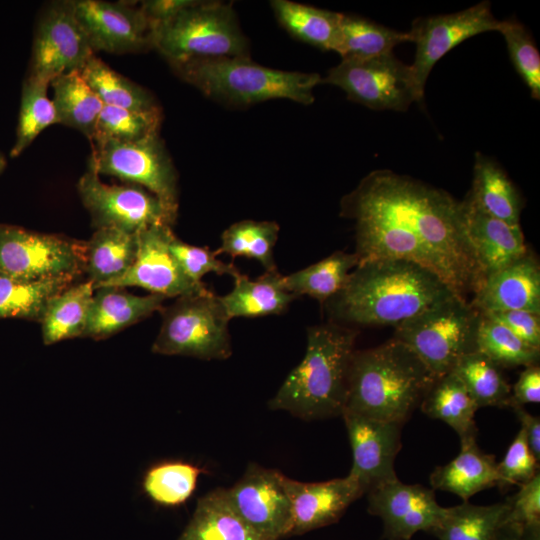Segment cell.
Segmentation results:
<instances>
[{"instance_id":"c3c4849f","label":"cell","mask_w":540,"mask_h":540,"mask_svg":"<svg viewBox=\"0 0 540 540\" xmlns=\"http://www.w3.org/2000/svg\"><path fill=\"white\" fill-rule=\"evenodd\" d=\"M482 314L506 327L526 344L540 349V314L525 310L494 311Z\"/></svg>"},{"instance_id":"ffe728a7","label":"cell","mask_w":540,"mask_h":540,"mask_svg":"<svg viewBox=\"0 0 540 540\" xmlns=\"http://www.w3.org/2000/svg\"><path fill=\"white\" fill-rule=\"evenodd\" d=\"M283 485L292 509L290 536L303 535L338 522L347 508L365 494L348 475L310 483L283 475Z\"/></svg>"},{"instance_id":"f1b7e54d","label":"cell","mask_w":540,"mask_h":540,"mask_svg":"<svg viewBox=\"0 0 540 540\" xmlns=\"http://www.w3.org/2000/svg\"><path fill=\"white\" fill-rule=\"evenodd\" d=\"M419 408L430 418L448 424L460 442L476 438L474 416L479 408L453 371L435 379Z\"/></svg>"},{"instance_id":"ee69618b","label":"cell","mask_w":540,"mask_h":540,"mask_svg":"<svg viewBox=\"0 0 540 540\" xmlns=\"http://www.w3.org/2000/svg\"><path fill=\"white\" fill-rule=\"evenodd\" d=\"M497 31L503 35L511 62L529 88L531 97L539 100L540 55L530 33L516 19L500 21Z\"/></svg>"},{"instance_id":"3957f363","label":"cell","mask_w":540,"mask_h":540,"mask_svg":"<svg viewBox=\"0 0 540 540\" xmlns=\"http://www.w3.org/2000/svg\"><path fill=\"white\" fill-rule=\"evenodd\" d=\"M358 333V329L331 321L308 327L305 355L268 407L306 421L341 416Z\"/></svg>"},{"instance_id":"ab89813d","label":"cell","mask_w":540,"mask_h":540,"mask_svg":"<svg viewBox=\"0 0 540 540\" xmlns=\"http://www.w3.org/2000/svg\"><path fill=\"white\" fill-rule=\"evenodd\" d=\"M279 225L274 221L242 220L229 226L221 235L216 255L257 260L266 271L276 269L273 249L278 240Z\"/></svg>"},{"instance_id":"f5cc1de1","label":"cell","mask_w":540,"mask_h":540,"mask_svg":"<svg viewBox=\"0 0 540 540\" xmlns=\"http://www.w3.org/2000/svg\"><path fill=\"white\" fill-rule=\"evenodd\" d=\"M493 540H523L519 529L510 523L503 522Z\"/></svg>"},{"instance_id":"7c38bea8","label":"cell","mask_w":540,"mask_h":540,"mask_svg":"<svg viewBox=\"0 0 540 540\" xmlns=\"http://www.w3.org/2000/svg\"><path fill=\"white\" fill-rule=\"evenodd\" d=\"M84 243L0 224V272L26 280L77 277Z\"/></svg>"},{"instance_id":"1f68e13d","label":"cell","mask_w":540,"mask_h":540,"mask_svg":"<svg viewBox=\"0 0 540 540\" xmlns=\"http://www.w3.org/2000/svg\"><path fill=\"white\" fill-rule=\"evenodd\" d=\"M76 278L26 280L0 272V318L41 322L49 301Z\"/></svg>"},{"instance_id":"ac0fdd59","label":"cell","mask_w":540,"mask_h":540,"mask_svg":"<svg viewBox=\"0 0 540 540\" xmlns=\"http://www.w3.org/2000/svg\"><path fill=\"white\" fill-rule=\"evenodd\" d=\"M173 235L172 226L166 224L152 225L140 231L133 265L109 286H136L166 298L207 291L204 283L196 284L187 277L172 255L169 243Z\"/></svg>"},{"instance_id":"d590c367","label":"cell","mask_w":540,"mask_h":540,"mask_svg":"<svg viewBox=\"0 0 540 540\" xmlns=\"http://www.w3.org/2000/svg\"><path fill=\"white\" fill-rule=\"evenodd\" d=\"M80 73L104 105L140 112L162 110L151 92L114 71L95 54Z\"/></svg>"},{"instance_id":"816d5d0a","label":"cell","mask_w":540,"mask_h":540,"mask_svg":"<svg viewBox=\"0 0 540 540\" xmlns=\"http://www.w3.org/2000/svg\"><path fill=\"white\" fill-rule=\"evenodd\" d=\"M518 417L521 428L523 429L527 443L535 458L540 460V418L534 416L524 409V406H515L512 408Z\"/></svg>"},{"instance_id":"8d00e7d4","label":"cell","mask_w":540,"mask_h":540,"mask_svg":"<svg viewBox=\"0 0 540 540\" xmlns=\"http://www.w3.org/2000/svg\"><path fill=\"white\" fill-rule=\"evenodd\" d=\"M507 511L506 500L491 505L464 501L446 508L442 520L430 534L439 540H493Z\"/></svg>"},{"instance_id":"f6af8a7d","label":"cell","mask_w":540,"mask_h":540,"mask_svg":"<svg viewBox=\"0 0 540 540\" xmlns=\"http://www.w3.org/2000/svg\"><path fill=\"white\" fill-rule=\"evenodd\" d=\"M505 523L516 526L523 540H540V475L536 474L520 490L506 499Z\"/></svg>"},{"instance_id":"7bdbcfd3","label":"cell","mask_w":540,"mask_h":540,"mask_svg":"<svg viewBox=\"0 0 540 540\" xmlns=\"http://www.w3.org/2000/svg\"><path fill=\"white\" fill-rule=\"evenodd\" d=\"M162 118V110L140 112L103 105L91 143H132L142 140L159 133Z\"/></svg>"},{"instance_id":"60d3db41","label":"cell","mask_w":540,"mask_h":540,"mask_svg":"<svg viewBox=\"0 0 540 540\" xmlns=\"http://www.w3.org/2000/svg\"><path fill=\"white\" fill-rule=\"evenodd\" d=\"M49 84L30 77L22 85L15 143L10 156L15 158L26 150L47 127L58 124L52 100L47 95Z\"/></svg>"},{"instance_id":"5bb4252c","label":"cell","mask_w":540,"mask_h":540,"mask_svg":"<svg viewBox=\"0 0 540 540\" xmlns=\"http://www.w3.org/2000/svg\"><path fill=\"white\" fill-rule=\"evenodd\" d=\"M499 24L488 1L451 14L415 19L409 31L416 46L410 68L421 98L431 70L446 53L475 35L497 31Z\"/></svg>"},{"instance_id":"277c9868","label":"cell","mask_w":540,"mask_h":540,"mask_svg":"<svg viewBox=\"0 0 540 540\" xmlns=\"http://www.w3.org/2000/svg\"><path fill=\"white\" fill-rule=\"evenodd\" d=\"M436 378L410 348L394 338L355 350L344 410L403 426Z\"/></svg>"},{"instance_id":"484cf974","label":"cell","mask_w":540,"mask_h":540,"mask_svg":"<svg viewBox=\"0 0 540 540\" xmlns=\"http://www.w3.org/2000/svg\"><path fill=\"white\" fill-rule=\"evenodd\" d=\"M138 251V233L115 228L96 229L84 243V271L94 289L109 286L133 265Z\"/></svg>"},{"instance_id":"d4e9b609","label":"cell","mask_w":540,"mask_h":540,"mask_svg":"<svg viewBox=\"0 0 540 540\" xmlns=\"http://www.w3.org/2000/svg\"><path fill=\"white\" fill-rule=\"evenodd\" d=\"M296 298V295L283 286L282 275L277 269L266 271L256 280H250L248 276L240 273L234 278L232 290L219 296L229 319L281 314Z\"/></svg>"},{"instance_id":"9c48e42d","label":"cell","mask_w":540,"mask_h":540,"mask_svg":"<svg viewBox=\"0 0 540 540\" xmlns=\"http://www.w3.org/2000/svg\"><path fill=\"white\" fill-rule=\"evenodd\" d=\"M87 168L141 186L178 212V175L159 133L132 143L92 144Z\"/></svg>"},{"instance_id":"83f0119b","label":"cell","mask_w":540,"mask_h":540,"mask_svg":"<svg viewBox=\"0 0 540 540\" xmlns=\"http://www.w3.org/2000/svg\"><path fill=\"white\" fill-rule=\"evenodd\" d=\"M482 212L509 225H520L521 196L496 161L476 153L471 190L466 198Z\"/></svg>"},{"instance_id":"e0dca14e","label":"cell","mask_w":540,"mask_h":540,"mask_svg":"<svg viewBox=\"0 0 540 540\" xmlns=\"http://www.w3.org/2000/svg\"><path fill=\"white\" fill-rule=\"evenodd\" d=\"M367 500L368 512L382 521L386 540H411L419 531L430 533L446 511L437 503L434 489L398 478L369 489Z\"/></svg>"},{"instance_id":"74e56055","label":"cell","mask_w":540,"mask_h":540,"mask_svg":"<svg viewBox=\"0 0 540 540\" xmlns=\"http://www.w3.org/2000/svg\"><path fill=\"white\" fill-rule=\"evenodd\" d=\"M204 472V468L181 460L157 462L143 474L141 488L153 503L177 507L193 495L199 476Z\"/></svg>"},{"instance_id":"b9f144b4","label":"cell","mask_w":540,"mask_h":540,"mask_svg":"<svg viewBox=\"0 0 540 540\" xmlns=\"http://www.w3.org/2000/svg\"><path fill=\"white\" fill-rule=\"evenodd\" d=\"M481 315L477 332L478 351L502 369L538 364L540 349L526 344L500 323Z\"/></svg>"},{"instance_id":"bcb514c9","label":"cell","mask_w":540,"mask_h":540,"mask_svg":"<svg viewBox=\"0 0 540 540\" xmlns=\"http://www.w3.org/2000/svg\"><path fill=\"white\" fill-rule=\"evenodd\" d=\"M169 248L183 272L196 284H203L201 279L207 273L227 274L233 279L240 274L232 263L219 260L214 251H210L208 247L185 243L175 234L170 240Z\"/></svg>"},{"instance_id":"4dcf8cb0","label":"cell","mask_w":540,"mask_h":540,"mask_svg":"<svg viewBox=\"0 0 540 540\" xmlns=\"http://www.w3.org/2000/svg\"><path fill=\"white\" fill-rule=\"evenodd\" d=\"M94 292L93 283L86 280L71 284L49 301L40 322L45 345L82 337Z\"/></svg>"},{"instance_id":"d6986e66","label":"cell","mask_w":540,"mask_h":540,"mask_svg":"<svg viewBox=\"0 0 540 540\" xmlns=\"http://www.w3.org/2000/svg\"><path fill=\"white\" fill-rule=\"evenodd\" d=\"M341 416L353 457L348 476L355 480L365 493L378 484L398 478L394 462L401 449L402 425L347 410H344Z\"/></svg>"},{"instance_id":"30bf717a","label":"cell","mask_w":540,"mask_h":540,"mask_svg":"<svg viewBox=\"0 0 540 540\" xmlns=\"http://www.w3.org/2000/svg\"><path fill=\"white\" fill-rule=\"evenodd\" d=\"M341 88L354 102L374 110L405 111L422 101L410 65L393 53L365 60H341L321 84Z\"/></svg>"},{"instance_id":"e575fe53","label":"cell","mask_w":540,"mask_h":540,"mask_svg":"<svg viewBox=\"0 0 540 540\" xmlns=\"http://www.w3.org/2000/svg\"><path fill=\"white\" fill-rule=\"evenodd\" d=\"M358 263L355 253L337 251L306 268L282 276L283 286L297 297L308 295L323 304L345 286Z\"/></svg>"},{"instance_id":"f907efd6","label":"cell","mask_w":540,"mask_h":540,"mask_svg":"<svg viewBox=\"0 0 540 540\" xmlns=\"http://www.w3.org/2000/svg\"><path fill=\"white\" fill-rule=\"evenodd\" d=\"M193 0H147L140 8L155 29L189 6Z\"/></svg>"},{"instance_id":"681fc988","label":"cell","mask_w":540,"mask_h":540,"mask_svg":"<svg viewBox=\"0 0 540 540\" xmlns=\"http://www.w3.org/2000/svg\"><path fill=\"white\" fill-rule=\"evenodd\" d=\"M540 401V367L538 364L525 367L511 388L510 408Z\"/></svg>"},{"instance_id":"7a4b0ae2","label":"cell","mask_w":540,"mask_h":540,"mask_svg":"<svg viewBox=\"0 0 540 540\" xmlns=\"http://www.w3.org/2000/svg\"><path fill=\"white\" fill-rule=\"evenodd\" d=\"M456 294L437 274L404 259L361 261L327 300L330 321L355 328L397 326Z\"/></svg>"},{"instance_id":"8fae6325","label":"cell","mask_w":540,"mask_h":540,"mask_svg":"<svg viewBox=\"0 0 540 540\" xmlns=\"http://www.w3.org/2000/svg\"><path fill=\"white\" fill-rule=\"evenodd\" d=\"M77 191L96 229L115 228L139 233L152 225L172 226L177 217L145 188L135 184H105L89 168L79 179Z\"/></svg>"},{"instance_id":"52a82bcc","label":"cell","mask_w":540,"mask_h":540,"mask_svg":"<svg viewBox=\"0 0 540 540\" xmlns=\"http://www.w3.org/2000/svg\"><path fill=\"white\" fill-rule=\"evenodd\" d=\"M481 312L454 294L395 326L394 339L410 348L440 377L465 355L478 351Z\"/></svg>"},{"instance_id":"9a60e30c","label":"cell","mask_w":540,"mask_h":540,"mask_svg":"<svg viewBox=\"0 0 540 540\" xmlns=\"http://www.w3.org/2000/svg\"><path fill=\"white\" fill-rule=\"evenodd\" d=\"M72 6L94 53L122 54L154 48V27L139 4L72 0Z\"/></svg>"},{"instance_id":"7402d4cb","label":"cell","mask_w":540,"mask_h":540,"mask_svg":"<svg viewBox=\"0 0 540 540\" xmlns=\"http://www.w3.org/2000/svg\"><path fill=\"white\" fill-rule=\"evenodd\" d=\"M467 233L482 279L519 259L528 251L521 226L509 225L475 207L467 199Z\"/></svg>"},{"instance_id":"4fadbf2b","label":"cell","mask_w":540,"mask_h":540,"mask_svg":"<svg viewBox=\"0 0 540 540\" xmlns=\"http://www.w3.org/2000/svg\"><path fill=\"white\" fill-rule=\"evenodd\" d=\"M94 54L72 1L53 2L38 20L27 77L50 85L62 74L81 71Z\"/></svg>"},{"instance_id":"d6a6232c","label":"cell","mask_w":540,"mask_h":540,"mask_svg":"<svg viewBox=\"0 0 540 540\" xmlns=\"http://www.w3.org/2000/svg\"><path fill=\"white\" fill-rule=\"evenodd\" d=\"M403 42H411L409 32L342 13L334 52L342 60H365L393 53V48Z\"/></svg>"},{"instance_id":"cb8c5ba5","label":"cell","mask_w":540,"mask_h":540,"mask_svg":"<svg viewBox=\"0 0 540 540\" xmlns=\"http://www.w3.org/2000/svg\"><path fill=\"white\" fill-rule=\"evenodd\" d=\"M459 454L430 475L432 489L451 492L463 501L476 493L498 486L499 475L494 455L484 453L476 438L461 441Z\"/></svg>"},{"instance_id":"7dc6e473","label":"cell","mask_w":540,"mask_h":540,"mask_svg":"<svg viewBox=\"0 0 540 540\" xmlns=\"http://www.w3.org/2000/svg\"><path fill=\"white\" fill-rule=\"evenodd\" d=\"M539 461L532 453L522 428L509 445L503 459L497 463L498 488L505 491L510 485H523L539 473Z\"/></svg>"},{"instance_id":"44dd1931","label":"cell","mask_w":540,"mask_h":540,"mask_svg":"<svg viewBox=\"0 0 540 540\" xmlns=\"http://www.w3.org/2000/svg\"><path fill=\"white\" fill-rule=\"evenodd\" d=\"M471 305L481 313L525 310L540 314V266L529 250L510 265L485 276Z\"/></svg>"},{"instance_id":"8992f818","label":"cell","mask_w":540,"mask_h":540,"mask_svg":"<svg viewBox=\"0 0 540 540\" xmlns=\"http://www.w3.org/2000/svg\"><path fill=\"white\" fill-rule=\"evenodd\" d=\"M154 48L169 62L196 59L250 57L230 3L194 1L154 32Z\"/></svg>"},{"instance_id":"f546056e","label":"cell","mask_w":540,"mask_h":540,"mask_svg":"<svg viewBox=\"0 0 540 540\" xmlns=\"http://www.w3.org/2000/svg\"><path fill=\"white\" fill-rule=\"evenodd\" d=\"M50 85L58 124L77 129L92 142L104 104L80 71L62 74L53 79Z\"/></svg>"},{"instance_id":"4316f807","label":"cell","mask_w":540,"mask_h":540,"mask_svg":"<svg viewBox=\"0 0 540 540\" xmlns=\"http://www.w3.org/2000/svg\"><path fill=\"white\" fill-rule=\"evenodd\" d=\"M178 540H267L233 508L226 489L217 488L200 497Z\"/></svg>"},{"instance_id":"5b68a950","label":"cell","mask_w":540,"mask_h":540,"mask_svg":"<svg viewBox=\"0 0 540 540\" xmlns=\"http://www.w3.org/2000/svg\"><path fill=\"white\" fill-rule=\"evenodd\" d=\"M170 65L183 81L205 96L236 106L280 98L310 105L315 99L313 90L322 81L317 73L273 69L250 57L196 59Z\"/></svg>"},{"instance_id":"ba28073f","label":"cell","mask_w":540,"mask_h":540,"mask_svg":"<svg viewBox=\"0 0 540 540\" xmlns=\"http://www.w3.org/2000/svg\"><path fill=\"white\" fill-rule=\"evenodd\" d=\"M162 324L152 352L202 360H225L232 354L227 317L219 296L210 290L178 297L162 309Z\"/></svg>"},{"instance_id":"603a6c76","label":"cell","mask_w":540,"mask_h":540,"mask_svg":"<svg viewBox=\"0 0 540 540\" xmlns=\"http://www.w3.org/2000/svg\"><path fill=\"white\" fill-rule=\"evenodd\" d=\"M167 298L158 294L134 295L121 287L95 290L82 337L106 339L163 309Z\"/></svg>"},{"instance_id":"db71d44e","label":"cell","mask_w":540,"mask_h":540,"mask_svg":"<svg viewBox=\"0 0 540 540\" xmlns=\"http://www.w3.org/2000/svg\"><path fill=\"white\" fill-rule=\"evenodd\" d=\"M6 167V159L5 157L0 153V173L4 170Z\"/></svg>"},{"instance_id":"2e32d148","label":"cell","mask_w":540,"mask_h":540,"mask_svg":"<svg viewBox=\"0 0 540 540\" xmlns=\"http://www.w3.org/2000/svg\"><path fill=\"white\" fill-rule=\"evenodd\" d=\"M280 471L249 463L226 495L236 512L267 540L290 536L292 509Z\"/></svg>"},{"instance_id":"6da1fadb","label":"cell","mask_w":540,"mask_h":540,"mask_svg":"<svg viewBox=\"0 0 540 540\" xmlns=\"http://www.w3.org/2000/svg\"><path fill=\"white\" fill-rule=\"evenodd\" d=\"M341 215L355 223L359 262H415L465 299L482 280L467 233L465 202L442 189L393 171H372L343 197Z\"/></svg>"},{"instance_id":"836d02e7","label":"cell","mask_w":540,"mask_h":540,"mask_svg":"<svg viewBox=\"0 0 540 540\" xmlns=\"http://www.w3.org/2000/svg\"><path fill=\"white\" fill-rule=\"evenodd\" d=\"M278 22L293 37L322 50L334 51L342 13L289 0H273Z\"/></svg>"},{"instance_id":"f35d334b","label":"cell","mask_w":540,"mask_h":540,"mask_svg":"<svg viewBox=\"0 0 540 540\" xmlns=\"http://www.w3.org/2000/svg\"><path fill=\"white\" fill-rule=\"evenodd\" d=\"M462 381L478 408L510 406L511 386L502 368L480 351L463 356L452 370Z\"/></svg>"}]
</instances>
